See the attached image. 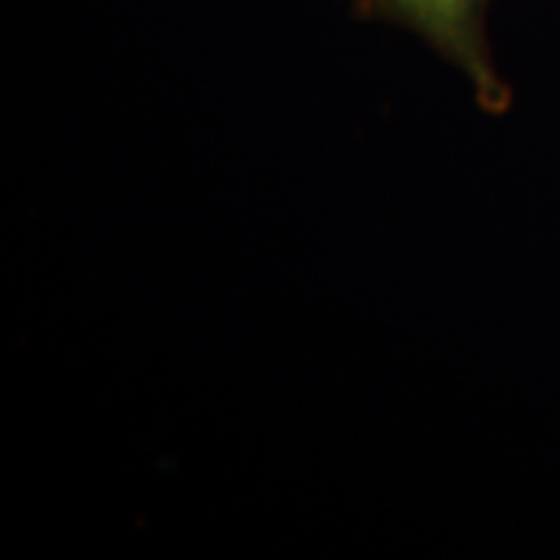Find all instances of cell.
Returning a JSON list of instances; mask_svg holds the SVG:
<instances>
[{"label":"cell","instance_id":"obj_1","mask_svg":"<svg viewBox=\"0 0 560 560\" xmlns=\"http://www.w3.org/2000/svg\"><path fill=\"white\" fill-rule=\"evenodd\" d=\"M364 22L396 25L415 35L467 81L470 97L486 116H504L514 106V88L501 75L489 16L495 0H349Z\"/></svg>","mask_w":560,"mask_h":560}]
</instances>
